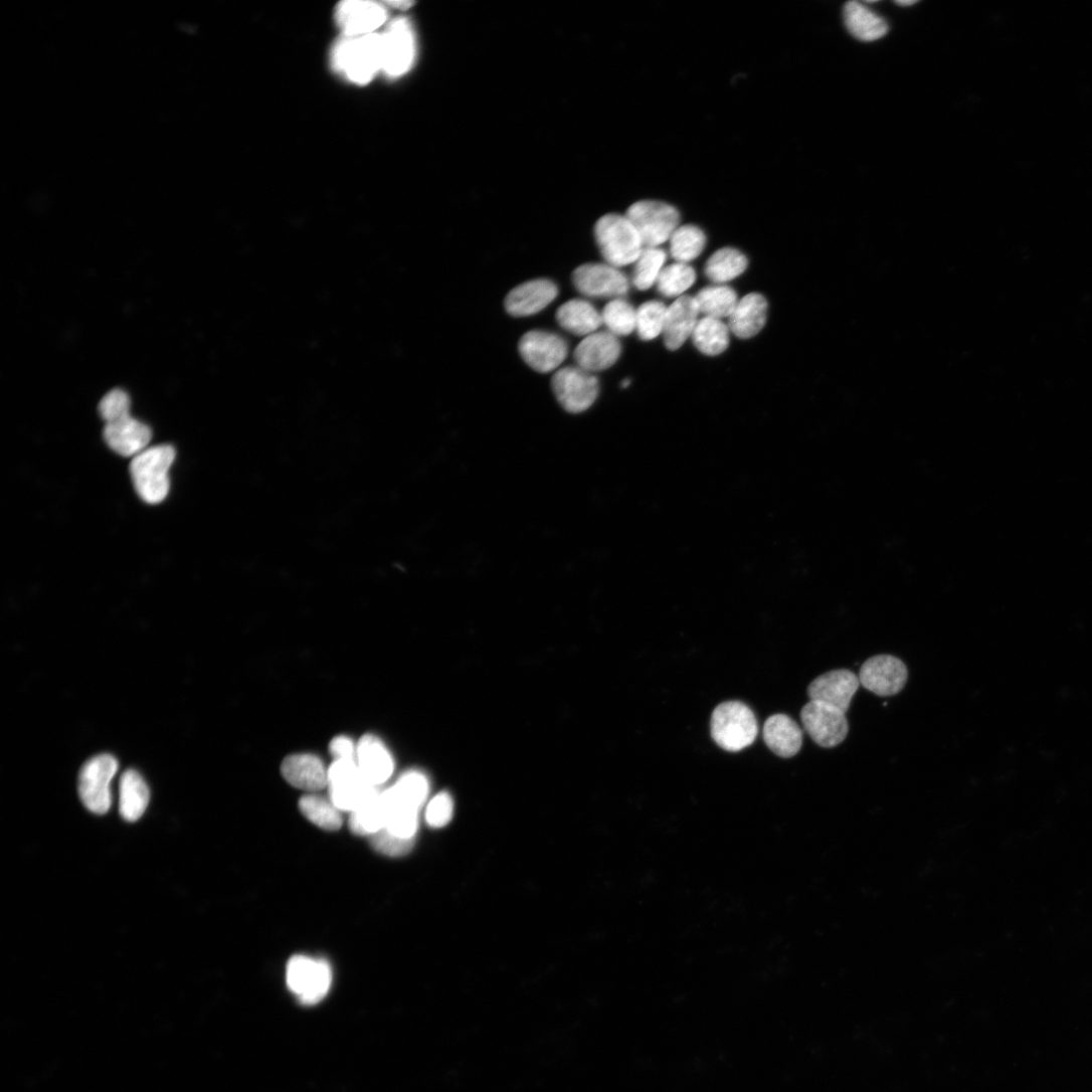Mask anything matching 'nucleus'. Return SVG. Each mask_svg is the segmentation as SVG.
Returning <instances> with one entry per match:
<instances>
[{
    "mask_svg": "<svg viewBox=\"0 0 1092 1092\" xmlns=\"http://www.w3.org/2000/svg\"><path fill=\"white\" fill-rule=\"evenodd\" d=\"M332 65L355 84L371 82L382 71L381 35L343 36L333 48Z\"/></svg>",
    "mask_w": 1092,
    "mask_h": 1092,
    "instance_id": "obj_1",
    "label": "nucleus"
},
{
    "mask_svg": "<svg viewBox=\"0 0 1092 1092\" xmlns=\"http://www.w3.org/2000/svg\"><path fill=\"white\" fill-rule=\"evenodd\" d=\"M759 733L753 710L739 701L719 704L711 716V736L722 750L732 753L753 745Z\"/></svg>",
    "mask_w": 1092,
    "mask_h": 1092,
    "instance_id": "obj_2",
    "label": "nucleus"
},
{
    "mask_svg": "<svg viewBox=\"0 0 1092 1092\" xmlns=\"http://www.w3.org/2000/svg\"><path fill=\"white\" fill-rule=\"evenodd\" d=\"M176 451L171 445L149 447L134 457L130 474L139 497L148 504H159L169 493V470Z\"/></svg>",
    "mask_w": 1092,
    "mask_h": 1092,
    "instance_id": "obj_3",
    "label": "nucleus"
},
{
    "mask_svg": "<svg viewBox=\"0 0 1092 1092\" xmlns=\"http://www.w3.org/2000/svg\"><path fill=\"white\" fill-rule=\"evenodd\" d=\"M595 238L606 263L621 268L633 264L645 246L642 238L626 216L608 214L598 220Z\"/></svg>",
    "mask_w": 1092,
    "mask_h": 1092,
    "instance_id": "obj_4",
    "label": "nucleus"
},
{
    "mask_svg": "<svg viewBox=\"0 0 1092 1092\" xmlns=\"http://www.w3.org/2000/svg\"><path fill=\"white\" fill-rule=\"evenodd\" d=\"M636 228L645 247H660L670 241L680 226L678 210L659 201H640L625 215Z\"/></svg>",
    "mask_w": 1092,
    "mask_h": 1092,
    "instance_id": "obj_5",
    "label": "nucleus"
},
{
    "mask_svg": "<svg viewBox=\"0 0 1092 1092\" xmlns=\"http://www.w3.org/2000/svg\"><path fill=\"white\" fill-rule=\"evenodd\" d=\"M330 800L340 811L353 812L379 789L359 770L356 761L335 760L328 770Z\"/></svg>",
    "mask_w": 1092,
    "mask_h": 1092,
    "instance_id": "obj_6",
    "label": "nucleus"
},
{
    "mask_svg": "<svg viewBox=\"0 0 1092 1092\" xmlns=\"http://www.w3.org/2000/svg\"><path fill=\"white\" fill-rule=\"evenodd\" d=\"M119 763L108 754L87 761L79 774L78 792L84 806L95 814H106L112 806L111 783Z\"/></svg>",
    "mask_w": 1092,
    "mask_h": 1092,
    "instance_id": "obj_7",
    "label": "nucleus"
},
{
    "mask_svg": "<svg viewBox=\"0 0 1092 1092\" xmlns=\"http://www.w3.org/2000/svg\"><path fill=\"white\" fill-rule=\"evenodd\" d=\"M519 353L528 366L540 374L559 371L569 354V345L561 335L532 330L519 341Z\"/></svg>",
    "mask_w": 1092,
    "mask_h": 1092,
    "instance_id": "obj_8",
    "label": "nucleus"
},
{
    "mask_svg": "<svg viewBox=\"0 0 1092 1092\" xmlns=\"http://www.w3.org/2000/svg\"><path fill=\"white\" fill-rule=\"evenodd\" d=\"M287 982L289 988L302 1004L316 1005L327 995L330 989L331 967L324 960L295 956L288 964Z\"/></svg>",
    "mask_w": 1092,
    "mask_h": 1092,
    "instance_id": "obj_9",
    "label": "nucleus"
},
{
    "mask_svg": "<svg viewBox=\"0 0 1092 1092\" xmlns=\"http://www.w3.org/2000/svg\"><path fill=\"white\" fill-rule=\"evenodd\" d=\"M552 387L561 406L572 414L587 411L597 400L600 391L596 376L577 366L557 371Z\"/></svg>",
    "mask_w": 1092,
    "mask_h": 1092,
    "instance_id": "obj_10",
    "label": "nucleus"
},
{
    "mask_svg": "<svg viewBox=\"0 0 1092 1092\" xmlns=\"http://www.w3.org/2000/svg\"><path fill=\"white\" fill-rule=\"evenodd\" d=\"M800 717L807 734L823 748L841 745L849 734L846 713L830 704L810 700L802 708Z\"/></svg>",
    "mask_w": 1092,
    "mask_h": 1092,
    "instance_id": "obj_11",
    "label": "nucleus"
},
{
    "mask_svg": "<svg viewBox=\"0 0 1092 1092\" xmlns=\"http://www.w3.org/2000/svg\"><path fill=\"white\" fill-rule=\"evenodd\" d=\"M415 35L411 23L400 18L381 35L382 72L396 78L407 73L416 56Z\"/></svg>",
    "mask_w": 1092,
    "mask_h": 1092,
    "instance_id": "obj_12",
    "label": "nucleus"
},
{
    "mask_svg": "<svg viewBox=\"0 0 1092 1092\" xmlns=\"http://www.w3.org/2000/svg\"><path fill=\"white\" fill-rule=\"evenodd\" d=\"M577 291L587 298L621 299L629 291L627 277L608 263H587L573 274Z\"/></svg>",
    "mask_w": 1092,
    "mask_h": 1092,
    "instance_id": "obj_13",
    "label": "nucleus"
},
{
    "mask_svg": "<svg viewBox=\"0 0 1092 1092\" xmlns=\"http://www.w3.org/2000/svg\"><path fill=\"white\" fill-rule=\"evenodd\" d=\"M388 19L384 4L367 0H347L339 4L335 20L345 37H359L375 34Z\"/></svg>",
    "mask_w": 1092,
    "mask_h": 1092,
    "instance_id": "obj_14",
    "label": "nucleus"
},
{
    "mask_svg": "<svg viewBox=\"0 0 1092 1092\" xmlns=\"http://www.w3.org/2000/svg\"><path fill=\"white\" fill-rule=\"evenodd\" d=\"M907 677L905 664L900 659L889 655L870 658L864 663L859 674L860 684L878 696L898 694L904 688Z\"/></svg>",
    "mask_w": 1092,
    "mask_h": 1092,
    "instance_id": "obj_15",
    "label": "nucleus"
},
{
    "mask_svg": "<svg viewBox=\"0 0 1092 1092\" xmlns=\"http://www.w3.org/2000/svg\"><path fill=\"white\" fill-rule=\"evenodd\" d=\"M621 351L617 336L608 331H597L584 337L574 352V358L577 367L594 375L613 367Z\"/></svg>",
    "mask_w": 1092,
    "mask_h": 1092,
    "instance_id": "obj_16",
    "label": "nucleus"
},
{
    "mask_svg": "<svg viewBox=\"0 0 1092 1092\" xmlns=\"http://www.w3.org/2000/svg\"><path fill=\"white\" fill-rule=\"evenodd\" d=\"M558 296L559 288L553 281L537 279L513 289L505 299V309L513 317H529L549 307Z\"/></svg>",
    "mask_w": 1092,
    "mask_h": 1092,
    "instance_id": "obj_17",
    "label": "nucleus"
},
{
    "mask_svg": "<svg viewBox=\"0 0 1092 1092\" xmlns=\"http://www.w3.org/2000/svg\"><path fill=\"white\" fill-rule=\"evenodd\" d=\"M859 686V677L854 672L835 670L813 680L808 687V695L810 700L830 704L846 713Z\"/></svg>",
    "mask_w": 1092,
    "mask_h": 1092,
    "instance_id": "obj_18",
    "label": "nucleus"
},
{
    "mask_svg": "<svg viewBox=\"0 0 1092 1092\" xmlns=\"http://www.w3.org/2000/svg\"><path fill=\"white\" fill-rule=\"evenodd\" d=\"M104 437L116 453L129 458L136 457L148 448L152 439L149 426L127 414L106 423Z\"/></svg>",
    "mask_w": 1092,
    "mask_h": 1092,
    "instance_id": "obj_19",
    "label": "nucleus"
},
{
    "mask_svg": "<svg viewBox=\"0 0 1092 1092\" xmlns=\"http://www.w3.org/2000/svg\"><path fill=\"white\" fill-rule=\"evenodd\" d=\"M356 763L362 775L375 787L384 784L394 772V761L380 739L362 737L356 746Z\"/></svg>",
    "mask_w": 1092,
    "mask_h": 1092,
    "instance_id": "obj_20",
    "label": "nucleus"
},
{
    "mask_svg": "<svg viewBox=\"0 0 1092 1092\" xmlns=\"http://www.w3.org/2000/svg\"><path fill=\"white\" fill-rule=\"evenodd\" d=\"M699 314L695 298L686 295L668 307L663 335L669 350H678L692 336Z\"/></svg>",
    "mask_w": 1092,
    "mask_h": 1092,
    "instance_id": "obj_21",
    "label": "nucleus"
},
{
    "mask_svg": "<svg viewBox=\"0 0 1092 1092\" xmlns=\"http://www.w3.org/2000/svg\"><path fill=\"white\" fill-rule=\"evenodd\" d=\"M282 774L292 786L307 791H321L328 785V771L314 755H294L283 762Z\"/></svg>",
    "mask_w": 1092,
    "mask_h": 1092,
    "instance_id": "obj_22",
    "label": "nucleus"
},
{
    "mask_svg": "<svg viewBox=\"0 0 1092 1092\" xmlns=\"http://www.w3.org/2000/svg\"><path fill=\"white\" fill-rule=\"evenodd\" d=\"M764 741L768 748L781 758H792L802 747L803 734L800 726L785 714L769 717L764 725Z\"/></svg>",
    "mask_w": 1092,
    "mask_h": 1092,
    "instance_id": "obj_23",
    "label": "nucleus"
},
{
    "mask_svg": "<svg viewBox=\"0 0 1092 1092\" xmlns=\"http://www.w3.org/2000/svg\"><path fill=\"white\" fill-rule=\"evenodd\" d=\"M768 316V302L758 293H752L739 301L730 317L731 332L741 339L756 336L765 327Z\"/></svg>",
    "mask_w": 1092,
    "mask_h": 1092,
    "instance_id": "obj_24",
    "label": "nucleus"
},
{
    "mask_svg": "<svg viewBox=\"0 0 1092 1092\" xmlns=\"http://www.w3.org/2000/svg\"><path fill=\"white\" fill-rule=\"evenodd\" d=\"M557 322L567 332L587 337L603 325L601 313L589 301L573 299L557 311Z\"/></svg>",
    "mask_w": 1092,
    "mask_h": 1092,
    "instance_id": "obj_25",
    "label": "nucleus"
},
{
    "mask_svg": "<svg viewBox=\"0 0 1092 1092\" xmlns=\"http://www.w3.org/2000/svg\"><path fill=\"white\" fill-rule=\"evenodd\" d=\"M390 812L386 791L378 789L368 801L351 813L350 830L355 835L373 837L386 829Z\"/></svg>",
    "mask_w": 1092,
    "mask_h": 1092,
    "instance_id": "obj_26",
    "label": "nucleus"
},
{
    "mask_svg": "<svg viewBox=\"0 0 1092 1092\" xmlns=\"http://www.w3.org/2000/svg\"><path fill=\"white\" fill-rule=\"evenodd\" d=\"M150 800L149 788L143 777L135 770L126 771L120 781V813L122 817L135 823L145 813Z\"/></svg>",
    "mask_w": 1092,
    "mask_h": 1092,
    "instance_id": "obj_27",
    "label": "nucleus"
},
{
    "mask_svg": "<svg viewBox=\"0 0 1092 1092\" xmlns=\"http://www.w3.org/2000/svg\"><path fill=\"white\" fill-rule=\"evenodd\" d=\"M844 21L850 34L863 42L879 40L888 32L887 23L858 2L845 6Z\"/></svg>",
    "mask_w": 1092,
    "mask_h": 1092,
    "instance_id": "obj_28",
    "label": "nucleus"
},
{
    "mask_svg": "<svg viewBox=\"0 0 1092 1092\" xmlns=\"http://www.w3.org/2000/svg\"><path fill=\"white\" fill-rule=\"evenodd\" d=\"M747 256L737 248L724 247L707 260L705 276L716 284L724 285L742 276L748 268Z\"/></svg>",
    "mask_w": 1092,
    "mask_h": 1092,
    "instance_id": "obj_29",
    "label": "nucleus"
},
{
    "mask_svg": "<svg viewBox=\"0 0 1092 1092\" xmlns=\"http://www.w3.org/2000/svg\"><path fill=\"white\" fill-rule=\"evenodd\" d=\"M695 301L704 317L722 320L732 316L740 300L733 288L715 285L700 290Z\"/></svg>",
    "mask_w": 1092,
    "mask_h": 1092,
    "instance_id": "obj_30",
    "label": "nucleus"
},
{
    "mask_svg": "<svg viewBox=\"0 0 1092 1092\" xmlns=\"http://www.w3.org/2000/svg\"><path fill=\"white\" fill-rule=\"evenodd\" d=\"M691 337L701 353L717 356L730 345L731 329L722 320L703 317L698 321Z\"/></svg>",
    "mask_w": 1092,
    "mask_h": 1092,
    "instance_id": "obj_31",
    "label": "nucleus"
},
{
    "mask_svg": "<svg viewBox=\"0 0 1092 1092\" xmlns=\"http://www.w3.org/2000/svg\"><path fill=\"white\" fill-rule=\"evenodd\" d=\"M428 791V780L417 771L406 773L393 787L387 789L389 798L394 805L417 810L426 801Z\"/></svg>",
    "mask_w": 1092,
    "mask_h": 1092,
    "instance_id": "obj_32",
    "label": "nucleus"
},
{
    "mask_svg": "<svg viewBox=\"0 0 1092 1092\" xmlns=\"http://www.w3.org/2000/svg\"><path fill=\"white\" fill-rule=\"evenodd\" d=\"M669 242L673 258L677 262L689 263L702 254L707 238L698 226L684 225L678 227Z\"/></svg>",
    "mask_w": 1092,
    "mask_h": 1092,
    "instance_id": "obj_33",
    "label": "nucleus"
},
{
    "mask_svg": "<svg viewBox=\"0 0 1092 1092\" xmlns=\"http://www.w3.org/2000/svg\"><path fill=\"white\" fill-rule=\"evenodd\" d=\"M300 810L305 817L322 830L335 832L342 827L341 811L330 799L308 794L301 798Z\"/></svg>",
    "mask_w": 1092,
    "mask_h": 1092,
    "instance_id": "obj_34",
    "label": "nucleus"
},
{
    "mask_svg": "<svg viewBox=\"0 0 1092 1092\" xmlns=\"http://www.w3.org/2000/svg\"><path fill=\"white\" fill-rule=\"evenodd\" d=\"M667 253L660 247H645L634 263L632 283L640 291L650 290L665 267Z\"/></svg>",
    "mask_w": 1092,
    "mask_h": 1092,
    "instance_id": "obj_35",
    "label": "nucleus"
},
{
    "mask_svg": "<svg viewBox=\"0 0 1092 1092\" xmlns=\"http://www.w3.org/2000/svg\"><path fill=\"white\" fill-rule=\"evenodd\" d=\"M602 324L611 334L627 336L636 329V309L627 301L611 300L601 312Z\"/></svg>",
    "mask_w": 1092,
    "mask_h": 1092,
    "instance_id": "obj_36",
    "label": "nucleus"
},
{
    "mask_svg": "<svg viewBox=\"0 0 1092 1092\" xmlns=\"http://www.w3.org/2000/svg\"><path fill=\"white\" fill-rule=\"evenodd\" d=\"M696 279V272L691 265L676 262L664 267L658 279L657 288L666 298H680L694 285Z\"/></svg>",
    "mask_w": 1092,
    "mask_h": 1092,
    "instance_id": "obj_37",
    "label": "nucleus"
},
{
    "mask_svg": "<svg viewBox=\"0 0 1092 1092\" xmlns=\"http://www.w3.org/2000/svg\"><path fill=\"white\" fill-rule=\"evenodd\" d=\"M667 307L660 301H649L636 310V329L639 337L651 341L663 334Z\"/></svg>",
    "mask_w": 1092,
    "mask_h": 1092,
    "instance_id": "obj_38",
    "label": "nucleus"
},
{
    "mask_svg": "<svg viewBox=\"0 0 1092 1092\" xmlns=\"http://www.w3.org/2000/svg\"><path fill=\"white\" fill-rule=\"evenodd\" d=\"M131 401L129 395L123 390H113L108 393L100 403L99 412L107 423L130 414Z\"/></svg>",
    "mask_w": 1092,
    "mask_h": 1092,
    "instance_id": "obj_39",
    "label": "nucleus"
},
{
    "mask_svg": "<svg viewBox=\"0 0 1092 1092\" xmlns=\"http://www.w3.org/2000/svg\"><path fill=\"white\" fill-rule=\"evenodd\" d=\"M415 840H404L383 830L372 837V845L379 853L389 857H401L408 854Z\"/></svg>",
    "mask_w": 1092,
    "mask_h": 1092,
    "instance_id": "obj_40",
    "label": "nucleus"
},
{
    "mask_svg": "<svg viewBox=\"0 0 1092 1092\" xmlns=\"http://www.w3.org/2000/svg\"><path fill=\"white\" fill-rule=\"evenodd\" d=\"M453 814V801L449 794L442 792L436 795L429 802L425 818L427 824L432 828H442L446 826Z\"/></svg>",
    "mask_w": 1092,
    "mask_h": 1092,
    "instance_id": "obj_41",
    "label": "nucleus"
},
{
    "mask_svg": "<svg viewBox=\"0 0 1092 1092\" xmlns=\"http://www.w3.org/2000/svg\"><path fill=\"white\" fill-rule=\"evenodd\" d=\"M329 750L335 760L356 761V747L347 737L340 736L333 739Z\"/></svg>",
    "mask_w": 1092,
    "mask_h": 1092,
    "instance_id": "obj_42",
    "label": "nucleus"
},
{
    "mask_svg": "<svg viewBox=\"0 0 1092 1092\" xmlns=\"http://www.w3.org/2000/svg\"><path fill=\"white\" fill-rule=\"evenodd\" d=\"M384 5L388 6V7L390 6L393 9L406 10V9L412 7L414 4L412 2H388V3H384Z\"/></svg>",
    "mask_w": 1092,
    "mask_h": 1092,
    "instance_id": "obj_43",
    "label": "nucleus"
},
{
    "mask_svg": "<svg viewBox=\"0 0 1092 1092\" xmlns=\"http://www.w3.org/2000/svg\"><path fill=\"white\" fill-rule=\"evenodd\" d=\"M918 2H916V0H915V2H914V0H899V2H895L896 5L901 6V7L914 6Z\"/></svg>",
    "mask_w": 1092,
    "mask_h": 1092,
    "instance_id": "obj_44",
    "label": "nucleus"
},
{
    "mask_svg": "<svg viewBox=\"0 0 1092 1092\" xmlns=\"http://www.w3.org/2000/svg\"><path fill=\"white\" fill-rule=\"evenodd\" d=\"M629 385H630V381H629V380H624V381L622 382V387H623V388H627V387H628Z\"/></svg>",
    "mask_w": 1092,
    "mask_h": 1092,
    "instance_id": "obj_45",
    "label": "nucleus"
}]
</instances>
